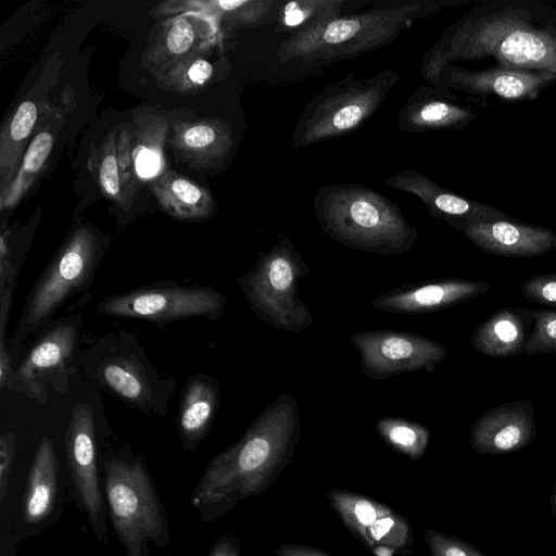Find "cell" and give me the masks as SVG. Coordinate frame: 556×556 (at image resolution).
<instances>
[{
  "label": "cell",
  "instance_id": "1",
  "mask_svg": "<svg viewBox=\"0 0 556 556\" xmlns=\"http://www.w3.org/2000/svg\"><path fill=\"white\" fill-rule=\"evenodd\" d=\"M301 435V416L293 394H280L244 434L208 464L194 502L219 504L264 492L292 458Z\"/></svg>",
  "mask_w": 556,
  "mask_h": 556
},
{
  "label": "cell",
  "instance_id": "2",
  "mask_svg": "<svg viewBox=\"0 0 556 556\" xmlns=\"http://www.w3.org/2000/svg\"><path fill=\"white\" fill-rule=\"evenodd\" d=\"M493 55L514 70H540L556 75V35L538 29L514 13L467 17L448 28L421 59L420 73L437 86L447 63Z\"/></svg>",
  "mask_w": 556,
  "mask_h": 556
},
{
  "label": "cell",
  "instance_id": "3",
  "mask_svg": "<svg viewBox=\"0 0 556 556\" xmlns=\"http://www.w3.org/2000/svg\"><path fill=\"white\" fill-rule=\"evenodd\" d=\"M314 211L327 236L354 250L400 255L410 250L418 237L397 204L364 185L320 187Z\"/></svg>",
  "mask_w": 556,
  "mask_h": 556
},
{
  "label": "cell",
  "instance_id": "4",
  "mask_svg": "<svg viewBox=\"0 0 556 556\" xmlns=\"http://www.w3.org/2000/svg\"><path fill=\"white\" fill-rule=\"evenodd\" d=\"M432 9L429 3L409 2L315 23L286 38L276 56L282 63L304 65L350 60L389 45Z\"/></svg>",
  "mask_w": 556,
  "mask_h": 556
},
{
  "label": "cell",
  "instance_id": "5",
  "mask_svg": "<svg viewBox=\"0 0 556 556\" xmlns=\"http://www.w3.org/2000/svg\"><path fill=\"white\" fill-rule=\"evenodd\" d=\"M399 74L389 68L371 77L350 73L313 96L292 130V148H305L362 127L383 104Z\"/></svg>",
  "mask_w": 556,
  "mask_h": 556
},
{
  "label": "cell",
  "instance_id": "6",
  "mask_svg": "<svg viewBox=\"0 0 556 556\" xmlns=\"http://www.w3.org/2000/svg\"><path fill=\"white\" fill-rule=\"evenodd\" d=\"M311 270L287 236L262 251L239 286L254 314L277 330L299 333L314 323L309 307L299 298V282Z\"/></svg>",
  "mask_w": 556,
  "mask_h": 556
},
{
  "label": "cell",
  "instance_id": "7",
  "mask_svg": "<svg viewBox=\"0 0 556 556\" xmlns=\"http://www.w3.org/2000/svg\"><path fill=\"white\" fill-rule=\"evenodd\" d=\"M99 256V239L91 228L83 226L71 233L33 288L14 343L41 327L67 298L87 288Z\"/></svg>",
  "mask_w": 556,
  "mask_h": 556
},
{
  "label": "cell",
  "instance_id": "8",
  "mask_svg": "<svg viewBox=\"0 0 556 556\" xmlns=\"http://www.w3.org/2000/svg\"><path fill=\"white\" fill-rule=\"evenodd\" d=\"M105 491L115 531L127 556H144L147 541L167 544L166 519L141 464L119 459L106 464Z\"/></svg>",
  "mask_w": 556,
  "mask_h": 556
},
{
  "label": "cell",
  "instance_id": "9",
  "mask_svg": "<svg viewBox=\"0 0 556 556\" xmlns=\"http://www.w3.org/2000/svg\"><path fill=\"white\" fill-rule=\"evenodd\" d=\"M227 298L208 287L140 288L103 300L101 314L119 318H139L156 323L189 317L217 319Z\"/></svg>",
  "mask_w": 556,
  "mask_h": 556
},
{
  "label": "cell",
  "instance_id": "10",
  "mask_svg": "<svg viewBox=\"0 0 556 556\" xmlns=\"http://www.w3.org/2000/svg\"><path fill=\"white\" fill-rule=\"evenodd\" d=\"M350 340L359 354L363 375L371 380L420 370L432 372L448 353L437 340L402 331L367 330L353 333Z\"/></svg>",
  "mask_w": 556,
  "mask_h": 556
},
{
  "label": "cell",
  "instance_id": "11",
  "mask_svg": "<svg viewBox=\"0 0 556 556\" xmlns=\"http://www.w3.org/2000/svg\"><path fill=\"white\" fill-rule=\"evenodd\" d=\"M535 438L533 404L519 400L481 414L471 426L470 445L479 454L501 455L520 451Z\"/></svg>",
  "mask_w": 556,
  "mask_h": 556
},
{
  "label": "cell",
  "instance_id": "12",
  "mask_svg": "<svg viewBox=\"0 0 556 556\" xmlns=\"http://www.w3.org/2000/svg\"><path fill=\"white\" fill-rule=\"evenodd\" d=\"M78 327V317H74L49 329L21 362L12 387L43 402L47 383L65 369L72 359Z\"/></svg>",
  "mask_w": 556,
  "mask_h": 556
},
{
  "label": "cell",
  "instance_id": "13",
  "mask_svg": "<svg viewBox=\"0 0 556 556\" xmlns=\"http://www.w3.org/2000/svg\"><path fill=\"white\" fill-rule=\"evenodd\" d=\"M65 445L75 485L96 529L102 515V498L97 473L93 410L88 404L81 403L72 409Z\"/></svg>",
  "mask_w": 556,
  "mask_h": 556
},
{
  "label": "cell",
  "instance_id": "14",
  "mask_svg": "<svg viewBox=\"0 0 556 556\" xmlns=\"http://www.w3.org/2000/svg\"><path fill=\"white\" fill-rule=\"evenodd\" d=\"M383 182L393 189L416 195L432 216L457 229L464 230L475 222L503 218L501 212L458 197L415 169L402 170L383 179Z\"/></svg>",
  "mask_w": 556,
  "mask_h": 556
},
{
  "label": "cell",
  "instance_id": "15",
  "mask_svg": "<svg viewBox=\"0 0 556 556\" xmlns=\"http://www.w3.org/2000/svg\"><path fill=\"white\" fill-rule=\"evenodd\" d=\"M490 289L486 281L444 279L384 292L370 306L387 313L424 314L465 302Z\"/></svg>",
  "mask_w": 556,
  "mask_h": 556
},
{
  "label": "cell",
  "instance_id": "16",
  "mask_svg": "<svg viewBox=\"0 0 556 556\" xmlns=\"http://www.w3.org/2000/svg\"><path fill=\"white\" fill-rule=\"evenodd\" d=\"M463 231L484 253L504 257H534L556 249V233L551 229L503 218L475 222Z\"/></svg>",
  "mask_w": 556,
  "mask_h": 556
},
{
  "label": "cell",
  "instance_id": "17",
  "mask_svg": "<svg viewBox=\"0 0 556 556\" xmlns=\"http://www.w3.org/2000/svg\"><path fill=\"white\" fill-rule=\"evenodd\" d=\"M208 17L192 12L169 20L156 41L146 51V68L160 76L184 59L199 53L215 33Z\"/></svg>",
  "mask_w": 556,
  "mask_h": 556
},
{
  "label": "cell",
  "instance_id": "18",
  "mask_svg": "<svg viewBox=\"0 0 556 556\" xmlns=\"http://www.w3.org/2000/svg\"><path fill=\"white\" fill-rule=\"evenodd\" d=\"M173 149L199 167L220 166L233 148L230 126L222 118L173 124Z\"/></svg>",
  "mask_w": 556,
  "mask_h": 556
},
{
  "label": "cell",
  "instance_id": "19",
  "mask_svg": "<svg viewBox=\"0 0 556 556\" xmlns=\"http://www.w3.org/2000/svg\"><path fill=\"white\" fill-rule=\"evenodd\" d=\"M556 75L542 72L540 74L520 70H492L472 73L445 66L435 87L444 84L455 88L477 92H492L497 96L517 99L532 96Z\"/></svg>",
  "mask_w": 556,
  "mask_h": 556
},
{
  "label": "cell",
  "instance_id": "20",
  "mask_svg": "<svg viewBox=\"0 0 556 556\" xmlns=\"http://www.w3.org/2000/svg\"><path fill=\"white\" fill-rule=\"evenodd\" d=\"M132 118L130 128L122 127L130 168L137 179L149 181L165 170L162 150L167 122L153 112H138Z\"/></svg>",
  "mask_w": 556,
  "mask_h": 556
},
{
  "label": "cell",
  "instance_id": "21",
  "mask_svg": "<svg viewBox=\"0 0 556 556\" xmlns=\"http://www.w3.org/2000/svg\"><path fill=\"white\" fill-rule=\"evenodd\" d=\"M530 309L503 308L480 324L469 338L470 345L490 357H509L522 354Z\"/></svg>",
  "mask_w": 556,
  "mask_h": 556
},
{
  "label": "cell",
  "instance_id": "22",
  "mask_svg": "<svg viewBox=\"0 0 556 556\" xmlns=\"http://www.w3.org/2000/svg\"><path fill=\"white\" fill-rule=\"evenodd\" d=\"M148 182L159 204L174 218L205 219L215 210L214 199L207 189L172 169H165Z\"/></svg>",
  "mask_w": 556,
  "mask_h": 556
},
{
  "label": "cell",
  "instance_id": "23",
  "mask_svg": "<svg viewBox=\"0 0 556 556\" xmlns=\"http://www.w3.org/2000/svg\"><path fill=\"white\" fill-rule=\"evenodd\" d=\"M468 110L442 99L430 87L420 86L401 108L397 127L405 132L455 128L470 118Z\"/></svg>",
  "mask_w": 556,
  "mask_h": 556
},
{
  "label": "cell",
  "instance_id": "24",
  "mask_svg": "<svg viewBox=\"0 0 556 556\" xmlns=\"http://www.w3.org/2000/svg\"><path fill=\"white\" fill-rule=\"evenodd\" d=\"M88 168L103 194L128 210L136 197V178L127 170L118 142V128L110 131L98 148L91 150Z\"/></svg>",
  "mask_w": 556,
  "mask_h": 556
},
{
  "label": "cell",
  "instance_id": "25",
  "mask_svg": "<svg viewBox=\"0 0 556 556\" xmlns=\"http://www.w3.org/2000/svg\"><path fill=\"white\" fill-rule=\"evenodd\" d=\"M56 491V457L51 440L37 447L25 490L23 518L28 523L45 519L53 508Z\"/></svg>",
  "mask_w": 556,
  "mask_h": 556
},
{
  "label": "cell",
  "instance_id": "26",
  "mask_svg": "<svg viewBox=\"0 0 556 556\" xmlns=\"http://www.w3.org/2000/svg\"><path fill=\"white\" fill-rule=\"evenodd\" d=\"M219 405V389L206 376L190 378L181 393L178 426L189 442L199 441L208 430Z\"/></svg>",
  "mask_w": 556,
  "mask_h": 556
},
{
  "label": "cell",
  "instance_id": "27",
  "mask_svg": "<svg viewBox=\"0 0 556 556\" xmlns=\"http://www.w3.org/2000/svg\"><path fill=\"white\" fill-rule=\"evenodd\" d=\"M37 117L38 110L36 103L30 100L23 101L1 132V191L10 185L20 167L18 165H21L22 151L35 127Z\"/></svg>",
  "mask_w": 556,
  "mask_h": 556
},
{
  "label": "cell",
  "instance_id": "28",
  "mask_svg": "<svg viewBox=\"0 0 556 556\" xmlns=\"http://www.w3.org/2000/svg\"><path fill=\"white\" fill-rule=\"evenodd\" d=\"M188 5L216 17L231 28L255 27L276 20L279 9L273 0L187 1Z\"/></svg>",
  "mask_w": 556,
  "mask_h": 556
},
{
  "label": "cell",
  "instance_id": "29",
  "mask_svg": "<svg viewBox=\"0 0 556 556\" xmlns=\"http://www.w3.org/2000/svg\"><path fill=\"white\" fill-rule=\"evenodd\" d=\"M98 377L105 388L130 404L146 406L151 401V388L137 361L129 357L108 359L99 367Z\"/></svg>",
  "mask_w": 556,
  "mask_h": 556
},
{
  "label": "cell",
  "instance_id": "30",
  "mask_svg": "<svg viewBox=\"0 0 556 556\" xmlns=\"http://www.w3.org/2000/svg\"><path fill=\"white\" fill-rule=\"evenodd\" d=\"M328 500L348 529L364 543L368 529L378 519L393 511L382 503L343 490L330 491Z\"/></svg>",
  "mask_w": 556,
  "mask_h": 556
},
{
  "label": "cell",
  "instance_id": "31",
  "mask_svg": "<svg viewBox=\"0 0 556 556\" xmlns=\"http://www.w3.org/2000/svg\"><path fill=\"white\" fill-rule=\"evenodd\" d=\"M53 143L54 138L49 131H39L34 137L14 178L1 191L2 210L12 207L35 181L52 151Z\"/></svg>",
  "mask_w": 556,
  "mask_h": 556
},
{
  "label": "cell",
  "instance_id": "32",
  "mask_svg": "<svg viewBox=\"0 0 556 556\" xmlns=\"http://www.w3.org/2000/svg\"><path fill=\"white\" fill-rule=\"evenodd\" d=\"M376 430L387 444L413 460L422 458L430 440L425 426L406 418H380L376 422Z\"/></svg>",
  "mask_w": 556,
  "mask_h": 556
},
{
  "label": "cell",
  "instance_id": "33",
  "mask_svg": "<svg viewBox=\"0 0 556 556\" xmlns=\"http://www.w3.org/2000/svg\"><path fill=\"white\" fill-rule=\"evenodd\" d=\"M341 0H294L285 3L276 16L277 31H299L315 23L340 16Z\"/></svg>",
  "mask_w": 556,
  "mask_h": 556
},
{
  "label": "cell",
  "instance_id": "34",
  "mask_svg": "<svg viewBox=\"0 0 556 556\" xmlns=\"http://www.w3.org/2000/svg\"><path fill=\"white\" fill-rule=\"evenodd\" d=\"M213 72L212 63L197 53L178 62L157 77L162 86L186 92L205 86L211 80Z\"/></svg>",
  "mask_w": 556,
  "mask_h": 556
},
{
  "label": "cell",
  "instance_id": "35",
  "mask_svg": "<svg viewBox=\"0 0 556 556\" xmlns=\"http://www.w3.org/2000/svg\"><path fill=\"white\" fill-rule=\"evenodd\" d=\"M410 539L408 522L399 514L392 511L378 519L367 532L365 544L370 548L388 547L403 549Z\"/></svg>",
  "mask_w": 556,
  "mask_h": 556
},
{
  "label": "cell",
  "instance_id": "36",
  "mask_svg": "<svg viewBox=\"0 0 556 556\" xmlns=\"http://www.w3.org/2000/svg\"><path fill=\"white\" fill-rule=\"evenodd\" d=\"M533 329L522 349L525 355L556 352V311L530 309Z\"/></svg>",
  "mask_w": 556,
  "mask_h": 556
},
{
  "label": "cell",
  "instance_id": "37",
  "mask_svg": "<svg viewBox=\"0 0 556 556\" xmlns=\"http://www.w3.org/2000/svg\"><path fill=\"white\" fill-rule=\"evenodd\" d=\"M425 539L431 556H485L473 545L435 530H427Z\"/></svg>",
  "mask_w": 556,
  "mask_h": 556
},
{
  "label": "cell",
  "instance_id": "38",
  "mask_svg": "<svg viewBox=\"0 0 556 556\" xmlns=\"http://www.w3.org/2000/svg\"><path fill=\"white\" fill-rule=\"evenodd\" d=\"M520 292L530 302L556 306V273L534 275L526 279Z\"/></svg>",
  "mask_w": 556,
  "mask_h": 556
},
{
  "label": "cell",
  "instance_id": "39",
  "mask_svg": "<svg viewBox=\"0 0 556 556\" xmlns=\"http://www.w3.org/2000/svg\"><path fill=\"white\" fill-rule=\"evenodd\" d=\"M15 450V437L12 431L2 433L0 438V501L7 495Z\"/></svg>",
  "mask_w": 556,
  "mask_h": 556
},
{
  "label": "cell",
  "instance_id": "40",
  "mask_svg": "<svg viewBox=\"0 0 556 556\" xmlns=\"http://www.w3.org/2000/svg\"><path fill=\"white\" fill-rule=\"evenodd\" d=\"M276 554L278 556H328L319 549L296 544L279 545Z\"/></svg>",
  "mask_w": 556,
  "mask_h": 556
},
{
  "label": "cell",
  "instance_id": "41",
  "mask_svg": "<svg viewBox=\"0 0 556 556\" xmlns=\"http://www.w3.org/2000/svg\"><path fill=\"white\" fill-rule=\"evenodd\" d=\"M210 556H240L237 544L233 540H220Z\"/></svg>",
  "mask_w": 556,
  "mask_h": 556
},
{
  "label": "cell",
  "instance_id": "42",
  "mask_svg": "<svg viewBox=\"0 0 556 556\" xmlns=\"http://www.w3.org/2000/svg\"><path fill=\"white\" fill-rule=\"evenodd\" d=\"M551 507L552 514L556 518V484L554 485L552 495H551Z\"/></svg>",
  "mask_w": 556,
  "mask_h": 556
}]
</instances>
